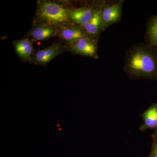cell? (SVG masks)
I'll return each mask as SVG.
<instances>
[{"label":"cell","mask_w":157,"mask_h":157,"mask_svg":"<svg viewBox=\"0 0 157 157\" xmlns=\"http://www.w3.org/2000/svg\"><path fill=\"white\" fill-rule=\"evenodd\" d=\"M156 136H157V132H156Z\"/></svg>","instance_id":"cell-14"},{"label":"cell","mask_w":157,"mask_h":157,"mask_svg":"<svg viewBox=\"0 0 157 157\" xmlns=\"http://www.w3.org/2000/svg\"><path fill=\"white\" fill-rule=\"evenodd\" d=\"M148 35L152 44L157 47V16L154 17L150 23Z\"/></svg>","instance_id":"cell-12"},{"label":"cell","mask_w":157,"mask_h":157,"mask_svg":"<svg viewBox=\"0 0 157 157\" xmlns=\"http://www.w3.org/2000/svg\"><path fill=\"white\" fill-rule=\"evenodd\" d=\"M95 11L88 7H83L70 11V19L82 26L87 23L92 17Z\"/></svg>","instance_id":"cell-8"},{"label":"cell","mask_w":157,"mask_h":157,"mask_svg":"<svg viewBox=\"0 0 157 157\" xmlns=\"http://www.w3.org/2000/svg\"><path fill=\"white\" fill-rule=\"evenodd\" d=\"M125 68L131 76L136 78H150L157 75V56L145 46H138L129 52Z\"/></svg>","instance_id":"cell-1"},{"label":"cell","mask_w":157,"mask_h":157,"mask_svg":"<svg viewBox=\"0 0 157 157\" xmlns=\"http://www.w3.org/2000/svg\"><path fill=\"white\" fill-rule=\"evenodd\" d=\"M59 35L61 39L70 43H72L86 36L83 29L81 28L76 26L64 28L60 32Z\"/></svg>","instance_id":"cell-11"},{"label":"cell","mask_w":157,"mask_h":157,"mask_svg":"<svg viewBox=\"0 0 157 157\" xmlns=\"http://www.w3.org/2000/svg\"><path fill=\"white\" fill-rule=\"evenodd\" d=\"M56 33L57 29L54 26L45 24L35 27L29 34L34 40L42 41L54 36Z\"/></svg>","instance_id":"cell-7"},{"label":"cell","mask_w":157,"mask_h":157,"mask_svg":"<svg viewBox=\"0 0 157 157\" xmlns=\"http://www.w3.org/2000/svg\"><path fill=\"white\" fill-rule=\"evenodd\" d=\"M13 45L17 55L22 60L29 61L32 59L34 50L33 41L24 39L14 41Z\"/></svg>","instance_id":"cell-6"},{"label":"cell","mask_w":157,"mask_h":157,"mask_svg":"<svg viewBox=\"0 0 157 157\" xmlns=\"http://www.w3.org/2000/svg\"><path fill=\"white\" fill-rule=\"evenodd\" d=\"M123 2L107 6L101 11L103 27H107L120 18Z\"/></svg>","instance_id":"cell-5"},{"label":"cell","mask_w":157,"mask_h":157,"mask_svg":"<svg viewBox=\"0 0 157 157\" xmlns=\"http://www.w3.org/2000/svg\"><path fill=\"white\" fill-rule=\"evenodd\" d=\"M37 12L40 18L48 25L63 24L70 19V11L61 5L49 1L39 2Z\"/></svg>","instance_id":"cell-2"},{"label":"cell","mask_w":157,"mask_h":157,"mask_svg":"<svg viewBox=\"0 0 157 157\" xmlns=\"http://www.w3.org/2000/svg\"><path fill=\"white\" fill-rule=\"evenodd\" d=\"M61 44L54 43L47 48L39 50L32 58L33 63L40 65H45L63 51Z\"/></svg>","instance_id":"cell-3"},{"label":"cell","mask_w":157,"mask_h":157,"mask_svg":"<svg viewBox=\"0 0 157 157\" xmlns=\"http://www.w3.org/2000/svg\"><path fill=\"white\" fill-rule=\"evenodd\" d=\"M150 157H157V143L153 147L151 154Z\"/></svg>","instance_id":"cell-13"},{"label":"cell","mask_w":157,"mask_h":157,"mask_svg":"<svg viewBox=\"0 0 157 157\" xmlns=\"http://www.w3.org/2000/svg\"><path fill=\"white\" fill-rule=\"evenodd\" d=\"M103 27L101 10H95L91 19L87 23L81 26L82 29L90 36H96Z\"/></svg>","instance_id":"cell-9"},{"label":"cell","mask_w":157,"mask_h":157,"mask_svg":"<svg viewBox=\"0 0 157 157\" xmlns=\"http://www.w3.org/2000/svg\"><path fill=\"white\" fill-rule=\"evenodd\" d=\"M144 123L140 126L141 131L151 129L157 126V105H153L142 114Z\"/></svg>","instance_id":"cell-10"},{"label":"cell","mask_w":157,"mask_h":157,"mask_svg":"<svg viewBox=\"0 0 157 157\" xmlns=\"http://www.w3.org/2000/svg\"><path fill=\"white\" fill-rule=\"evenodd\" d=\"M71 43V51L76 54L94 57L97 53V46L93 40L86 36Z\"/></svg>","instance_id":"cell-4"}]
</instances>
